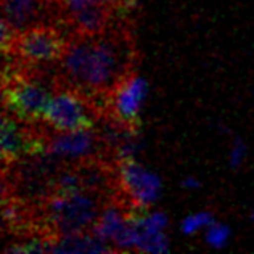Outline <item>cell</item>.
Instances as JSON below:
<instances>
[{"instance_id": "obj_1", "label": "cell", "mask_w": 254, "mask_h": 254, "mask_svg": "<svg viewBox=\"0 0 254 254\" xmlns=\"http://www.w3.org/2000/svg\"><path fill=\"white\" fill-rule=\"evenodd\" d=\"M60 62L66 85L105 103L113 87L132 72V37L127 31L110 28L90 36L74 34Z\"/></svg>"}, {"instance_id": "obj_2", "label": "cell", "mask_w": 254, "mask_h": 254, "mask_svg": "<svg viewBox=\"0 0 254 254\" xmlns=\"http://www.w3.org/2000/svg\"><path fill=\"white\" fill-rule=\"evenodd\" d=\"M13 62L6 58L3 68V108L15 118L26 123L44 121L53 93L57 92L52 79L29 71L28 64L13 55Z\"/></svg>"}, {"instance_id": "obj_3", "label": "cell", "mask_w": 254, "mask_h": 254, "mask_svg": "<svg viewBox=\"0 0 254 254\" xmlns=\"http://www.w3.org/2000/svg\"><path fill=\"white\" fill-rule=\"evenodd\" d=\"M103 209L100 191L79 189L53 191L44 203V222L52 240L92 230Z\"/></svg>"}, {"instance_id": "obj_4", "label": "cell", "mask_w": 254, "mask_h": 254, "mask_svg": "<svg viewBox=\"0 0 254 254\" xmlns=\"http://www.w3.org/2000/svg\"><path fill=\"white\" fill-rule=\"evenodd\" d=\"M63 32L50 24H42L16 34L10 52L5 55H13L28 66H41L60 62L68 47Z\"/></svg>"}, {"instance_id": "obj_5", "label": "cell", "mask_w": 254, "mask_h": 254, "mask_svg": "<svg viewBox=\"0 0 254 254\" xmlns=\"http://www.w3.org/2000/svg\"><path fill=\"white\" fill-rule=\"evenodd\" d=\"M44 123L55 132L93 129L95 113L90 98L72 87L57 89L44 115Z\"/></svg>"}, {"instance_id": "obj_6", "label": "cell", "mask_w": 254, "mask_h": 254, "mask_svg": "<svg viewBox=\"0 0 254 254\" xmlns=\"http://www.w3.org/2000/svg\"><path fill=\"white\" fill-rule=\"evenodd\" d=\"M148 95L146 79L130 72L121 82H118L106 95L103 103V113L127 127L140 126V113Z\"/></svg>"}, {"instance_id": "obj_7", "label": "cell", "mask_w": 254, "mask_h": 254, "mask_svg": "<svg viewBox=\"0 0 254 254\" xmlns=\"http://www.w3.org/2000/svg\"><path fill=\"white\" fill-rule=\"evenodd\" d=\"M118 185L124 191L126 201L137 211L155 203L163 190L159 177L145 169L135 158L118 161Z\"/></svg>"}, {"instance_id": "obj_8", "label": "cell", "mask_w": 254, "mask_h": 254, "mask_svg": "<svg viewBox=\"0 0 254 254\" xmlns=\"http://www.w3.org/2000/svg\"><path fill=\"white\" fill-rule=\"evenodd\" d=\"M34 123H26L3 111L2 116V161L3 166L19 159L34 158L47 151V140L39 133Z\"/></svg>"}, {"instance_id": "obj_9", "label": "cell", "mask_w": 254, "mask_h": 254, "mask_svg": "<svg viewBox=\"0 0 254 254\" xmlns=\"http://www.w3.org/2000/svg\"><path fill=\"white\" fill-rule=\"evenodd\" d=\"M113 11L105 0H63L62 15L74 34H98L108 29Z\"/></svg>"}, {"instance_id": "obj_10", "label": "cell", "mask_w": 254, "mask_h": 254, "mask_svg": "<svg viewBox=\"0 0 254 254\" xmlns=\"http://www.w3.org/2000/svg\"><path fill=\"white\" fill-rule=\"evenodd\" d=\"M47 151L52 153L57 159H68V161H87L93 159L105 146L100 133L93 129H82L72 132H57L49 137Z\"/></svg>"}, {"instance_id": "obj_11", "label": "cell", "mask_w": 254, "mask_h": 254, "mask_svg": "<svg viewBox=\"0 0 254 254\" xmlns=\"http://www.w3.org/2000/svg\"><path fill=\"white\" fill-rule=\"evenodd\" d=\"M3 21L19 34L36 26L49 24L53 11L45 0H2Z\"/></svg>"}, {"instance_id": "obj_12", "label": "cell", "mask_w": 254, "mask_h": 254, "mask_svg": "<svg viewBox=\"0 0 254 254\" xmlns=\"http://www.w3.org/2000/svg\"><path fill=\"white\" fill-rule=\"evenodd\" d=\"M110 243L100 240L92 230L69 233L53 240L50 253H64V254H97V253H113Z\"/></svg>"}, {"instance_id": "obj_13", "label": "cell", "mask_w": 254, "mask_h": 254, "mask_svg": "<svg viewBox=\"0 0 254 254\" xmlns=\"http://www.w3.org/2000/svg\"><path fill=\"white\" fill-rule=\"evenodd\" d=\"M137 214V212H135ZM169 250V238L164 232L143 230L135 220V251L138 253H166Z\"/></svg>"}, {"instance_id": "obj_14", "label": "cell", "mask_w": 254, "mask_h": 254, "mask_svg": "<svg viewBox=\"0 0 254 254\" xmlns=\"http://www.w3.org/2000/svg\"><path fill=\"white\" fill-rule=\"evenodd\" d=\"M214 222H216V220H214L212 212L199 211V212L187 216L182 220V224H180V229H182V232L185 233V235H193V233H196L199 230L208 229V227Z\"/></svg>"}, {"instance_id": "obj_15", "label": "cell", "mask_w": 254, "mask_h": 254, "mask_svg": "<svg viewBox=\"0 0 254 254\" xmlns=\"http://www.w3.org/2000/svg\"><path fill=\"white\" fill-rule=\"evenodd\" d=\"M206 243L214 250H222L224 246L229 243L230 238V229L225 224L214 222L206 229Z\"/></svg>"}, {"instance_id": "obj_16", "label": "cell", "mask_w": 254, "mask_h": 254, "mask_svg": "<svg viewBox=\"0 0 254 254\" xmlns=\"http://www.w3.org/2000/svg\"><path fill=\"white\" fill-rule=\"evenodd\" d=\"M246 158V145L240 137L233 138L232 148H230V156H229V163L232 169H238L240 166L243 164Z\"/></svg>"}, {"instance_id": "obj_17", "label": "cell", "mask_w": 254, "mask_h": 254, "mask_svg": "<svg viewBox=\"0 0 254 254\" xmlns=\"http://www.w3.org/2000/svg\"><path fill=\"white\" fill-rule=\"evenodd\" d=\"M113 11H129L137 5V0H105Z\"/></svg>"}, {"instance_id": "obj_18", "label": "cell", "mask_w": 254, "mask_h": 254, "mask_svg": "<svg viewBox=\"0 0 254 254\" xmlns=\"http://www.w3.org/2000/svg\"><path fill=\"white\" fill-rule=\"evenodd\" d=\"M180 185H182V189H185V190H198L199 187H201V182L195 177H185Z\"/></svg>"}, {"instance_id": "obj_19", "label": "cell", "mask_w": 254, "mask_h": 254, "mask_svg": "<svg viewBox=\"0 0 254 254\" xmlns=\"http://www.w3.org/2000/svg\"><path fill=\"white\" fill-rule=\"evenodd\" d=\"M45 3L50 6L53 13H62V3H63V0H45Z\"/></svg>"}, {"instance_id": "obj_20", "label": "cell", "mask_w": 254, "mask_h": 254, "mask_svg": "<svg viewBox=\"0 0 254 254\" xmlns=\"http://www.w3.org/2000/svg\"><path fill=\"white\" fill-rule=\"evenodd\" d=\"M251 220H253V222H254V209L251 211Z\"/></svg>"}]
</instances>
